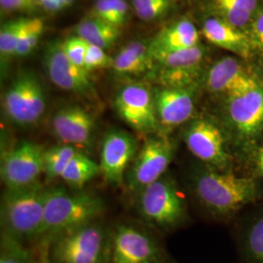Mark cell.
I'll return each mask as SVG.
<instances>
[{"label": "cell", "instance_id": "obj_15", "mask_svg": "<svg viewBox=\"0 0 263 263\" xmlns=\"http://www.w3.org/2000/svg\"><path fill=\"white\" fill-rule=\"evenodd\" d=\"M137 141L127 132L112 130L104 136L101 146L100 168L104 179L112 184L121 183L137 155Z\"/></svg>", "mask_w": 263, "mask_h": 263}, {"label": "cell", "instance_id": "obj_30", "mask_svg": "<svg viewBox=\"0 0 263 263\" xmlns=\"http://www.w3.org/2000/svg\"><path fill=\"white\" fill-rule=\"evenodd\" d=\"M136 15L145 22L162 17L170 8V0H132Z\"/></svg>", "mask_w": 263, "mask_h": 263}, {"label": "cell", "instance_id": "obj_35", "mask_svg": "<svg viewBox=\"0 0 263 263\" xmlns=\"http://www.w3.org/2000/svg\"><path fill=\"white\" fill-rule=\"evenodd\" d=\"M36 5V0H0L1 9L5 12L31 11Z\"/></svg>", "mask_w": 263, "mask_h": 263}, {"label": "cell", "instance_id": "obj_7", "mask_svg": "<svg viewBox=\"0 0 263 263\" xmlns=\"http://www.w3.org/2000/svg\"><path fill=\"white\" fill-rule=\"evenodd\" d=\"M44 151L37 143L24 141L3 153L0 175L6 189H20L37 183L44 173Z\"/></svg>", "mask_w": 263, "mask_h": 263}, {"label": "cell", "instance_id": "obj_23", "mask_svg": "<svg viewBox=\"0 0 263 263\" xmlns=\"http://www.w3.org/2000/svg\"><path fill=\"white\" fill-rule=\"evenodd\" d=\"M214 3L221 19L242 30L249 28L258 6V0H214Z\"/></svg>", "mask_w": 263, "mask_h": 263}, {"label": "cell", "instance_id": "obj_2", "mask_svg": "<svg viewBox=\"0 0 263 263\" xmlns=\"http://www.w3.org/2000/svg\"><path fill=\"white\" fill-rule=\"evenodd\" d=\"M194 188L201 203L217 216L232 215L258 196L254 179L212 168L198 173Z\"/></svg>", "mask_w": 263, "mask_h": 263}, {"label": "cell", "instance_id": "obj_11", "mask_svg": "<svg viewBox=\"0 0 263 263\" xmlns=\"http://www.w3.org/2000/svg\"><path fill=\"white\" fill-rule=\"evenodd\" d=\"M227 115L239 141H255L263 131V86L227 98Z\"/></svg>", "mask_w": 263, "mask_h": 263}, {"label": "cell", "instance_id": "obj_10", "mask_svg": "<svg viewBox=\"0 0 263 263\" xmlns=\"http://www.w3.org/2000/svg\"><path fill=\"white\" fill-rule=\"evenodd\" d=\"M114 107L119 117L135 131L152 134L159 129L154 94L144 84L123 86L115 96Z\"/></svg>", "mask_w": 263, "mask_h": 263}, {"label": "cell", "instance_id": "obj_20", "mask_svg": "<svg viewBox=\"0 0 263 263\" xmlns=\"http://www.w3.org/2000/svg\"><path fill=\"white\" fill-rule=\"evenodd\" d=\"M199 38L194 24L182 19L162 29L148 46L151 52H172L197 46Z\"/></svg>", "mask_w": 263, "mask_h": 263}, {"label": "cell", "instance_id": "obj_19", "mask_svg": "<svg viewBox=\"0 0 263 263\" xmlns=\"http://www.w3.org/2000/svg\"><path fill=\"white\" fill-rule=\"evenodd\" d=\"M202 34L212 44L247 59L253 50L247 32L235 28L221 18H210L204 22Z\"/></svg>", "mask_w": 263, "mask_h": 263}, {"label": "cell", "instance_id": "obj_14", "mask_svg": "<svg viewBox=\"0 0 263 263\" xmlns=\"http://www.w3.org/2000/svg\"><path fill=\"white\" fill-rule=\"evenodd\" d=\"M184 142L197 159L212 169H226L229 162L222 132L207 119H198L184 133Z\"/></svg>", "mask_w": 263, "mask_h": 263}, {"label": "cell", "instance_id": "obj_26", "mask_svg": "<svg viewBox=\"0 0 263 263\" xmlns=\"http://www.w3.org/2000/svg\"><path fill=\"white\" fill-rule=\"evenodd\" d=\"M32 251L28 250L22 241L7 232H1L0 263H31Z\"/></svg>", "mask_w": 263, "mask_h": 263}, {"label": "cell", "instance_id": "obj_13", "mask_svg": "<svg viewBox=\"0 0 263 263\" xmlns=\"http://www.w3.org/2000/svg\"><path fill=\"white\" fill-rule=\"evenodd\" d=\"M44 63L49 79L60 89L88 99L96 97L90 72L76 66L67 58L63 42L54 41L48 44Z\"/></svg>", "mask_w": 263, "mask_h": 263}, {"label": "cell", "instance_id": "obj_18", "mask_svg": "<svg viewBox=\"0 0 263 263\" xmlns=\"http://www.w3.org/2000/svg\"><path fill=\"white\" fill-rule=\"evenodd\" d=\"M52 131L57 139L72 146H87L93 141L95 119L80 105L60 108L52 119Z\"/></svg>", "mask_w": 263, "mask_h": 263}, {"label": "cell", "instance_id": "obj_22", "mask_svg": "<svg viewBox=\"0 0 263 263\" xmlns=\"http://www.w3.org/2000/svg\"><path fill=\"white\" fill-rule=\"evenodd\" d=\"M76 35L84 39L88 44L105 50L116 43L120 35V28L91 16L76 26Z\"/></svg>", "mask_w": 263, "mask_h": 263}, {"label": "cell", "instance_id": "obj_38", "mask_svg": "<svg viewBox=\"0 0 263 263\" xmlns=\"http://www.w3.org/2000/svg\"><path fill=\"white\" fill-rule=\"evenodd\" d=\"M39 6L48 12H57L66 8L63 0H44L39 4Z\"/></svg>", "mask_w": 263, "mask_h": 263}, {"label": "cell", "instance_id": "obj_36", "mask_svg": "<svg viewBox=\"0 0 263 263\" xmlns=\"http://www.w3.org/2000/svg\"><path fill=\"white\" fill-rule=\"evenodd\" d=\"M51 241L47 239H41L40 244L38 245L36 252H32V261L31 263H53L50 255Z\"/></svg>", "mask_w": 263, "mask_h": 263}, {"label": "cell", "instance_id": "obj_6", "mask_svg": "<svg viewBox=\"0 0 263 263\" xmlns=\"http://www.w3.org/2000/svg\"><path fill=\"white\" fill-rule=\"evenodd\" d=\"M141 216L152 224L170 228L179 224L184 216V205L172 179L163 177L140 191Z\"/></svg>", "mask_w": 263, "mask_h": 263}, {"label": "cell", "instance_id": "obj_37", "mask_svg": "<svg viewBox=\"0 0 263 263\" xmlns=\"http://www.w3.org/2000/svg\"><path fill=\"white\" fill-rule=\"evenodd\" d=\"M114 4V24L118 28H122L128 18V4L126 0H113Z\"/></svg>", "mask_w": 263, "mask_h": 263}, {"label": "cell", "instance_id": "obj_8", "mask_svg": "<svg viewBox=\"0 0 263 263\" xmlns=\"http://www.w3.org/2000/svg\"><path fill=\"white\" fill-rule=\"evenodd\" d=\"M174 157V146L165 135L147 139L137 152L127 173V183L132 190L141 191L164 177Z\"/></svg>", "mask_w": 263, "mask_h": 263}, {"label": "cell", "instance_id": "obj_1", "mask_svg": "<svg viewBox=\"0 0 263 263\" xmlns=\"http://www.w3.org/2000/svg\"><path fill=\"white\" fill-rule=\"evenodd\" d=\"M104 211L103 199L93 193L70 192L62 188L47 189L40 240L52 241L65 232L92 223Z\"/></svg>", "mask_w": 263, "mask_h": 263}, {"label": "cell", "instance_id": "obj_16", "mask_svg": "<svg viewBox=\"0 0 263 263\" xmlns=\"http://www.w3.org/2000/svg\"><path fill=\"white\" fill-rule=\"evenodd\" d=\"M154 103L159 128L164 132L188 121L195 107L192 88L161 87L154 93Z\"/></svg>", "mask_w": 263, "mask_h": 263}, {"label": "cell", "instance_id": "obj_33", "mask_svg": "<svg viewBox=\"0 0 263 263\" xmlns=\"http://www.w3.org/2000/svg\"><path fill=\"white\" fill-rule=\"evenodd\" d=\"M247 34L251 40L253 49L263 52V8L257 10L254 14Z\"/></svg>", "mask_w": 263, "mask_h": 263}, {"label": "cell", "instance_id": "obj_24", "mask_svg": "<svg viewBox=\"0 0 263 263\" xmlns=\"http://www.w3.org/2000/svg\"><path fill=\"white\" fill-rule=\"evenodd\" d=\"M99 174H101L100 164L78 151L66 166L61 179L72 187L80 188Z\"/></svg>", "mask_w": 263, "mask_h": 263}, {"label": "cell", "instance_id": "obj_9", "mask_svg": "<svg viewBox=\"0 0 263 263\" xmlns=\"http://www.w3.org/2000/svg\"><path fill=\"white\" fill-rule=\"evenodd\" d=\"M156 79L161 87L192 88L200 76L204 50L195 47L172 51L151 52Z\"/></svg>", "mask_w": 263, "mask_h": 263}, {"label": "cell", "instance_id": "obj_17", "mask_svg": "<svg viewBox=\"0 0 263 263\" xmlns=\"http://www.w3.org/2000/svg\"><path fill=\"white\" fill-rule=\"evenodd\" d=\"M260 83L236 58L226 57L216 62L208 72L209 91L229 98Z\"/></svg>", "mask_w": 263, "mask_h": 263}, {"label": "cell", "instance_id": "obj_28", "mask_svg": "<svg viewBox=\"0 0 263 263\" xmlns=\"http://www.w3.org/2000/svg\"><path fill=\"white\" fill-rule=\"evenodd\" d=\"M44 31V22L39 18L28 19V22L22 32L19 44L16 50L15 56L25 57L28 55L34 48Z\"/></svg>", "mask_w": 263, "mask_h": 263}, {"label": "cell", "instance_id": "obj_29", "mask_svg": "<svg viewBox=\"0 0 263 263\" xmlns=\"http://www.w3.org/2000/svg\"><path fill=\"white\" fill-rule=\"evenodd\" d=\"M247 253L254 263H263V215L250 226L246 236Z\"/></svg>", "mask_w": 263, "mask_h": 263}, {"label": "cell", "instance_id": "obj_32", "mask_svg": "<svg viewBox=\"0 0 263 263\" xmlns=\"http://www.w3.org/2000/svg\"><path fill=\"white\" fill-rule=\"evenodd\" d=\"M113 59L108 56L104 49L88 44L85 56V69L90 72L95 69L107 68L112 66Z\"/></svg>", "mask_w": 263, "mask_h": 263}, {"label": "cell", "instance_id": "obj_39", "mask_svg": "<svg viewBox=\"0 0 263 263\" xmlns=\"http://www.w3.org/2000/svg\"><path fill=\"white\" fill-rule=\"evenodd\" d=\"M257 170L260 176H263V146L257 156Z\"/></svg>", "mask_w": 263, "mask_h": 263}, {"label": "cell", "instance_id": "obj_41", "mask_svg": "<svg viewBox=\"0 0 263 263\" xmlns=\"http://www.w3.org/2000/svg\"><path fill=\"white\" fill-rule=\"evenodd\" d=\"M36 1H37L38 5H39V4H40L42 1H44V0H36Z\"/></svg>", "mask_w": 263, "mask_h": 263}, {"label": "cell", "instance_id": "obj_31", "mask_svg": "<svg viewBox=\"0 0 263 263\" xmlns=\"http://www.w3.org/2000/svg\"><path fill=\"white\" fill-rule=\"evenodd\" d=\"M88 43L78 35L63 41V48L67 58L77 66L85 68L84 62Z\"/></svg>", "mask_w": 263, "mask_h": 263}, {"label": "cell", "instance_id": "obj_21", "mask_svg": "<svg viewBox=\"0 0 263 263\" xmlns=\"http://www.w3.org/2000/svg\"><path fill=\"white\" fill-rule=\"evenodd\" d=\"M113 69L121 76H139L154 68L149 46L141 41L126 44L113 59Z\"/></svg>", "mask_w": 263, "mask_h": 263}, {"label": "cell", "instance_id": "obj_3", "mask_svg": "<svg viewBox=\"0 0 263 263\" xmlns=\"http://www.w3.org/2000/svg\"><path fill=\"white\" fill-rule=\"evenodd\" d=\"M47 189L39 182L28 187L6 189L1 201L2 231L21 241L41 238Z\"/></svg>", "mask_w": 263, "mask_h": 263}, {"label": "cell", "instance_id": "obj_40", "mask_svg": "<svg viewBox=\"0 0 263 263\" xmlns=\"http://www.w3.org/2000/svg\"><path fill=\"white\" fill-rule=\"evenodd\" d=\"M74 1H76V0H63V2H64V4H65L66 8V7H68L69 5H71Z\"/></svg>", "mask_w": 263, "mask_h": 263}, {"label": "cell", "instance_id": "obj_5", "mask_svg": "<svg viewBox=\"0 0 263 263\" xmlns=\"http://www.w3.org/2000/svg\"><path fill=\"white\" fill-rule=\"evenodd\" d=\"M3 108L10 121L19 126L37 123L46 109L45 92L37 77L20 73L5 92Z\"/></svg>", "mask_w": 263, "mask_h": 263}, {"label": "cell", "instance_id": "obj_25", "mask_svg": "<svg viewBox=\"0 0 263 263\" xmlns=\"http://www.w3.org/2000/svg\"><path fill=\"white\" fill-rule=\"evenodd\" d=\"M78 151L69 144H60L44 151V174L48 179L61 178L62 174Z\"/></svg>", "mask_w": 263, "mask_h": 263}, {"label": "cell", "instance_id": "obj_12", "mask_svg": "<svg viewBox=\"0 0 263 263\" xmlns=\"http://www.w3.org/2000/svg\"><path fill=\"white\" fill-rule=\"evenodd\" d=\"M109 263H160L157 242L141 229L120 226L114 231L108 246Z\"/></svg>", "mask_w": 263, "mask_h": 263}, {"label": "cell", "instance_id": "obj_34", "mask_svg": "<svg viewBox=\"0 0 263 263\" xmlns=\"http://www.w3.org/2000/svg\"><path fill=\"white\" fill-rule=\"evenodd\" d=\"M92 16L115 27L113 0H97L93 6Z\"/></svg>", "mask_w": 263, "mask_h": 263}, {"label": "cell", "instance_id": "obj_4", "mask_svg": "<svg viewBox=\"0 0 263 263\" xmlns=\"http://www.w3.org/2000/svg\"><path fill=\"white\" fill-rule=\"evenodd\" d=\"M107 252L104 229L94 222L57 236L50 247L53 263H104Z\"/></svg>", "mask_w": 263, "mask_h": 263}, {"label": "cell", "instance_id": "obj_27", "mask_svg": "<svg viewBox=\"0 0 263 263\" xmlns=\"http://www.w3.org/2000/svg\"><path fill=\"white\" fill-rule=\"evenodd\" d=\"M28 19L12 20L5 23L0 29V53L3 60L15 56L22 32Z\"/></svg>", "mask_w": 263, "mask_h": 263}]
</instances>
